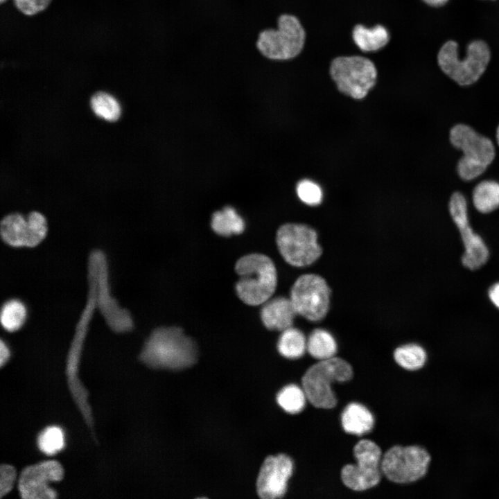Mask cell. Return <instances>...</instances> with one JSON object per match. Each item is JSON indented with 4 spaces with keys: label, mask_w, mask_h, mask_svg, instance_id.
Instances as JSON below:
<instances>
[{
    "label": "cell",
    "mask_w": 499,
    "mask_h": 499,
    "mask_svg": "<svg viewBox=\"0 0 499 499\" xmlns=\"http://www.w3.org/2000/svg\"><path fill=\"white\" fill-rule=\"evenodd\" d=\"M37 445L39 450L46 455H53L61 451L65 445L63 430L57 426L45 428L38 435Z\"/></svg>",
    "instance_id": "f1b7e54d"
},
{
    "label": "cell",
    "mask_w": 499,
    "mask_h": 499,
    "mask_svg": "<svg viewBox=\"0 0 499 499\" xmlns=\"http://www.w3.org/2000/svg\"><path fill=\"white\" fill-rule=\"evenodd\" d=\"M306 342L304 333L292 326L282 331L277 342V349L283 357L295 359L304 355Z\"/></svg>",
    "instance_id": "d4e9b609"
},
{
    "label": "cell",
    "mask_w": 499,
    "mask_h": 499,
    "mask_svg": "<svg viewBox=\"0 0 499 499\" xmlns=\"http://www.w3.org/2000/svg\"><path fill=\"white\" fill-rule=\"evenodd\" d=\"M341 423L346 432L360 436L371 430L374 419L365 406L358 403H351L342 413Z\"/></svg>",
    "instance_id": "d6986e66"
},
{
    "label": "cell",
    "mask_w": 499,
    "mask_h": 499,
    "mask_svg": "<svg viewBox=\"0 0 499 499\" xmlns=\"http://www.w3.org/2000/svg\"><path fill=\"white\" fill-rule=\"evenodd\" d=\"M235 270L239 276L236 291L244 303L257 306L271 298L277 288V274L270 257L258 253L243 256L237 261Z\"/></svg>",
    "instance_id": "277c9868"
},
{
    "label": "cell",
    "mask_w": 499,
    "mask_h": 499,
    "mask_svg": "<svg viewBox=\"0 0 499 499\" xmlns=\"http://www.w3.org/2000/svg\"><path fill=\"white\" fill-rule=\"evenodd\" d=\"M430 460L428 453L418 446H394L381 459L382 473L396 483H410L421 478Z\"/></svg>",
    "instance_id": "8fae6325"
},
{
    "label": "cell",
    "mask_w": 499,
    "mask_h": 499,
    "mask_svg": "<svg viewBox=\"0 0 499 499\" xmlns=\"http://www.w3.org/2000/svg\"><path fill=\"white\" fill-rule=\"evenodd\" d=\"M305 40L306 32L299 19L282 14L278 17L277 29L266 28L259 33L256 47L266 59L286 61L299 55Z\"/></svg>",
    "instance_id": "52a82bcc"
},
{
    "label": "cell",
    "mask_w": 499,
    "mask_h": 499,
    "mask_svg": "<svg viewBox=\"0 0 499 499\" xmlns=\"http://www.w3.org/2000/svg\"><path fill=\"white\" fill-rule=\"evenodd\" d=\"M306 399L303 388L295 384L285 386L277 396V401L279 406L290 414H297L303 410Z\"/></svg>",
    "instance_id": "83f0119b"
},
{
    "label": "cell",
    "mask_w": 499,
    "mask_h": 499,
    "mask_svg": "<svg viewBox=\"0 0 499 499\" xmlns=\"http://www.w3.org/2000/svg\"><path fill=\"white\" fill-rule=\"evenodd\" d=\"M296 191L299 199L308 205L315 206L322 202V191L320 187L310 180L300 181L297 185Z\"/></svg>",
    "instance_id": "4dcf8cb0"
},
{
    "label": "cell",
    "mask_w": 499,
    "mask_h": 499,
    "mask_svg": "<svg viewBox=\"0 0 499 499\" xmlns=\"http://www.w3.org/2000/svg\"><path fill=\"white\" fill-rule=\"evenodd\" d=\"M51 0H13L17 9L26 16H33L44 10Z\"/></svg>",
    "instance_id": "1f68e13d"
},
{
    "label": "cell",
    "mask_w": 499,
    "mask_h": 499,
    "mask_svg": "<svg viewBox=\"0 0 499 499\" xmlns=\"http://www.w3.org/2000/svg\"><path fill=\"white\" fill-rule=\"evenodd\" d=\"M330 295V288L322 277L306 274L295 281L290 299L297 314L310 321L317 322L322 319L329 310Z\"/></svg>",
    "instance_id": "4fadbf2b"
},
{
    "label": "cell",
    "mask_w": 499,
    "mask_h": 499,
    "mask_svg": "<svg viewBox=\"0 0 499 499\" xmlns=\"http://www.w3.org/2000/svg\"><path fill=\"white\" fill-rule=\"evenodd\" d=\"M29 227V238L27 247L33 248L40 245L46 238L48 224L45 216L38 211H31L27 216Z\"/></svg>",
    "instance_id": "f546056e"
},
{
    "label": "cell",
    "mask_w": 499,
    "mask_h": 499,
    "mask_svg": "<svg viewBox=\"0 0 499 499\" xmlns=\"http://www.w3.org/2000/svg\"><path fill=\"white\" fill-rule=\"evenodd\" d=\"M297 313L290 299L277 297L265 301L261 310V318L270 330L284 331L292 326Z\"/></svg>",
    "instance_id": "e0dca14e"
},
{
    "label": "cell",
    "mask_w": 499,
    "mask_h": 499,
    "mask_svg": "<svg viewBox=\"0 0 499 499\" xmlns=\"http://www.w3.org/2000/svg\"><path fill=\"white\" fill-rule=\"evenodd\" d=\"M17 471L12 465L3 464L0 466V497L6 496L13 488Z\"/></svg>",
    "instance_id": "d6a6232c"
},
{
    "label": "cell",
    "mask_w": 499,
    "mask_h": 499,
    "mask_svg": "<svg viewBox=\"0 0 499 499\" xmlns=\"http://www.w3.org/2000/svg\"><path fill=\"white\" fill-rule=\"evenodd\" d=\"M11 356L10 349L7 343L3 340L0 342V366L3 367L9 361Z\"/></svg>",
    "instance_id": "836d02e7"
},
{
    "label": "cell",
    "mask_w": 499,
    "mask_h": 499,
    "mask_svg": "<svg viewBox=\"0 0 499 499\" xmlns=\"http://www.w3.org/2000/svg\"><path fill=\"white\" fill-rule=\"evenodd\" d=\"M356 464H347L341 471V478L348 488L361 491L375 487L381 478L380 447L369 439H361L353 448Z\"/></svg>",
    "instance_id": "7c38bea8"
},
{
    "label": "cell",
    "mask_w": 499,
    "mask_h": 499,
    "mask_svg": "<svg viewBox=\"0 0 499 499\" xmlns=\"http://www.w3.org/2000/svg\"><path fill=\"white\" fill-rule=\"evenodd\" d=\"M426 4L432 6H441L444 5L448 0H422Z\"/></svg>",
    "instance_id": "d590c367"
},
{
    "label": "cell",
    "mask_w": 499,
    "mask_h": 499,
    "mask_svg": "<svg viewBox=\"0 0 499 499\" xmlns=\"http://www.w3.org/2000/svg\"><path fill=\"white\" fill-rule=\"evenodd\" d=\"M97 310L95 290L88 284L86 304L80 315L67 352L65 374L72 399L93 437H96L92 410L88 402L89 392L80 379L79 368L85 342L94 313Z\"/></svg>",
    "instance_id": "7a4b0ae2"
},
{
    "label": "cell",
    "mask_w": 499,
    "mask_h": 499,
    "mask_svg": "<svg viewBox=\"0 0 499 499\" xmlns=\"http://www.w3.org/2000/svg\"><path fill=\"white\" fill-rule=\"evenodd\" d=\"M452 145L462 151L457 163L459 177L472 180L481 175L495 158V148L491 140L465 124H457L450 131Z\"/></svg>",
    "instance_id": "8992f818"
},
{
    "label": "cell",
    "mask_w": 499,
    "mask_h": 499,
    "mask_svg": "<svg viewBox=\"0 0 499 499\" xmlns=\"http://www.w3.org/2000/svg\"><path fill=\"white\" fill-rule=\"evenodd\" d=\"M329 73L341 93L357 100L367 95L377 79V70L374 62L360 55L334 58Z\"/></svg>",
    "instance_id": "9c48e42d"
},
{
    "label": "cell",
    "mask_w": 499,
    "mask_h": 499,
    "mask_svg": "<svg viewBox=\"0 0 499 499\" xmlns=\"http://www.w3.org/2000/svg\"><path fill=\"white\" fill-rule=\"evenodd\" d=\"M352 39L361 51H376L388 44L389 33L385 26L380 24L372 28L357 24L352 30Z\"/></svg>",
    "instance_id": "ffe728a7"
},
{
    "label": "cell",
    "mask_w": 499,
    "mask_h": 499,
    "mask_svg": "<svg viewBox=\"0 0 499 499\" xmlns=\"http://www.w3.org/2000/svg\"><path fill=\"white\" fill-rule=\"evenodd\" d=\"M198 356L194 341L176 326L155 329L144 343L139 360L153 369H181L193 365Z\"/></svg>",
    "instance_id": "6da1fadb"
},
{
    "label": "cell",
    "mask_w": 499,
    "mask_h": 499,
    "mask_svg": "<svg viewBox=\"0 0 499 499\" xmlns=\"http://www.w3.org/2000/svg\"><path fill=\"white\" fill-rule=\"evenodd\" d=\"M450 216L460 233L465 252L462 263L466 268L475 270L488 261L489 250L483 239L475 234L469 225L466 200L459 192H455L449 202Z\"/></svg>",
    "instance_id": "5bb4252c"
},
{
    "label": "cell",
    "mask_w": 499,
    "mask_h": 499,
    "mask_svg": "<svg viewBox=\"0 0 499 499\" xmlns=\"http://www.w3.org/2000/svg\"><path fill=\"white\" fill-rule=\"evenodd\" d=\"M353 376L351 366L344 360L333 357L310 367L301 378L307 400L315 408L331 409L337 404L331 385L345 382Z\"/></svg>",
    "instance_id": "5b68a950"
},
{
    "label": "cell",
    "mask_w": 499,
    "mask_h": 499,
    "mask_svg": "<svg viewBox=\"0 0 499 499\" xmlns=\"http://www.w3.org/2000/svg\"><path fill=\"white\" fill-rule=\"evenodd\" d=\"M211 227L218 235L229 236L241 234L245 229V222L234 208L227 206L214 212L211 217Z\"/></svg>",
    "instance_id": "44dd1931"
},
{
    "label": "cell",
    "mask_w": 499,
    "mask_h": 499,
    "mask_svg": "<svg viewBox=\"0 0 499 499\" xmlns=\"http://www.w3.org/2000/svg\"><path fill=\"white\" fill-rule=\"evenodd\" d=\"M277 243L284 260L297 267L312 264L322 252L315 230L304 224L286 223L281 226L277 233Z\"/></svg>",
    "instance_id": "30bf717a"
},
{
    "label": "cell",
    "mask_w": 499,
    "mask_h": 499,
    "mask_svg": "<svg viewBox=\"0 0 499 499\" xmlns=\"http://www.w3.org/2000/svg\"><path fill=\"white\" fill-rule=\"evenodd\" d=\"M489 297L492 303L499 308V283L493 285L489 290Z\"/></svg>",
    "instance_id": "e575fe53"
},
{
    "label": "cell",
    "mask_w": 499,
    "mask_h": 499,
    "mask_svg": "<svg viewBox=\"0 0 499 499\" xmlns=\"http://www.w3.org/2000/svg\"><path fill=\"white\" fill-rule=\"evenodd\" d=\"M2 240L12 247L28 245L29 227L26 216L19 213H12L3 218L0 223Z\"/></svg>",
    "instance_id": "ac0fdd59"
},
{
    "label": "cell",
    "mask_w": 499,
    "mask_h": 499,
    "mask_svg": "<svg viewBox=\"0 0 499 499\" xmlns=\"http://www.w3.org/2000/svg\"><path fill=\"white\" fill-rule=\"evenodd\" d=\"M6 1H7V0H0V3H5Z\"/></svg>",
    "instance_id": "74e56055"
},
{
    "label": "cell",
    "mask_w": 499,
    "mask_h": 499,
    "mask_svg": "<svg viewBox=\"0 0 499 499\" xmlns=\"http://www.w3.org/2000/svg\"><path fill=\"white\" fill-rule=\"evenodd\" d=\"M64 471L56 460H46L25 467L18 480V491L23 499H54L58 493L49 484L64 478Z\"/></svg>",
    "instance_id": "9a60e30c"
},
{
    "label": "cell",
    "mask_w": 499,
    "mask_h": 499,
    "mask_svg": "<svg viewBox=\"0 0 499 499\" xmlns=\"http://www.w3.org/2000/svg\"><path fill=\"white\" fill-rule=\"evenodd\" d=\"M306 349L313 358L322 360L334 357L337 352V344L329 332L317 329L310 333Z\"/></svg>",
    "instance_id": "cb8c5ba5"
},
{
    "label": "cell",
    "mask_w": 499,
    "mask_h": 499,
    "mask_svg": "<svg viewBox=\"0 0 499 499\" xmlns=\"http://www.w3.org/2000/svg\"><path fill=\"white\" fill-rule=\"evenodd\" d=\"M488 45L482 40L471 42L466 57H458V46L454 41L446 42L440 49L437 60L443 72L462 86L476 82L486 70L490 60Z\"/></svg>",
    "instance_id": "ba28073f"
},
{
    "label": "cell",
    "mask_w": 499,
    "mask_h": 499,
    "mask_svg": "<svg viewBox=\"0 0 499 499\" xmlns=\"http://www.w3.org/2000/svg\"><path fill=\"white\" fill-rule=\"evenodd\" d=\"M473 202L476 209L490 213L499 207V183L492 180L480 182L473 192Z\"/></svg>",
    "instance_id": "7402d4cb"
},
{
    "label": "cell",
    "mask_w": 499,
    "mask_h": 499,
    "mask_svg": "<svg viewBox=\"0 0 499 499\" xmlns=\"http://www.w3.org/2000/svg\"><path fill=\"white\" fill-rule=\"evenodd\" d=\"M394 358L401 367L408 370H417L425 364L426 353L421 346L408 344L396 348Z\"/></svg>",
    "instance_id": "4316f807"
},
{
    "label": "cell",
    "mask_w": 499,
    "mask_h": 499,
    "mask_svg": "<svg viewBox=\"0 0 499 499\" xmlns=\"http://www.w3.org/2000/svg\"><path fill=\"white\" fill-rule=\"evenodd\" d=\"M28 310L20 299L13 298L6 301L1 309V324L3 329L10 333L20 329L26 321Z\"/></svg>",
    "instance_id": "603a6c76"
},
{
    "label": "cell",
    "mask_w": 499,
    "mask_h": 499,
    "mask_svg": "<svg viewBox=\"0 0 499 499\" xmlns=\"http://www.w3.org/2000/svg\"><path fill=\"white\" fill-rule=\"evenodd\" d=\"M292 471L293 462L288 455L268 456L262 464L256 481L259 497L274 499L283 496Z\"/></svg>",
    "instance_id": "2e32d148"
},
{
    "label": "cell",
    "mask_w": 499,
    "mask_h": 499,
    "mask_svg": "<svg viewBox=\"0 0 499 499\" xmlns=\"http://www.w3.org/2000/svg\"><path fill=\"white\" fill-rule=\"evenodd\" d=\"M90 105L97 116L107 121H116L121 114V108L118 100L105 91L95 93L91 97Z\"/></svg>",
    "instance_id": "484cf974"
},
{
    "label": "cell",
    "mask_w": 499,
    "mask_h": 499,
    "mask_svg": "<svg viewBox=\"0 0 499 499\" xmlns=\"http://www.w3.org/2000/svg\"><path fill=\"white\" fill-rule=\"evenodd\" d=\"M496 140H497L498 144L499 145V125H498V127L497 128V131H496Z\"/></svg>",
    "instance_id": "8d00e7d4"
},
{
    "label": "cell",
    "mask_w": 499,
    "mask_h": 499,
    "mask_svg": "<svg viewBox=\"0 0 499 499\" xmlns=\"http://www.w3.org/2000/svg\"><path fill=\"white\" fill-rule=\"evenodd\" d=\"M87 281L94 288L97 310L107 326L116 333L132 331L134 321L130 312L121 307L111 293L108 260L102 250L94 249L89 254Z\"/></svg>",
    "instance_id": "3957f363"
}]
</instances>
